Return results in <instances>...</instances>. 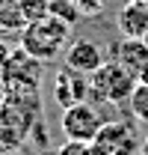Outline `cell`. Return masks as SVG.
Segmentation results:
<instances>
[{"mask_svg": "<svg viewBox=\"0 0 148 155\" xmlns=\"http://www.w3.org/2000/svg\"><path fill=\"white\" fill-rule=\"evenodd\" d=\"M92 155H139V137L122 119H110L92 137Z\"/></svg>", "mask_w": 148, "mask_h": 155, "instance_id": "6", "label": "cell"}, {"mask_svg": "<svg viewBox=\"0 0 148 155\" xmlns=\"http://www.w3.org/2000/svg\"><path fill=\"white\" fill-rule=\"evenodd\" d=\"M54 101L59 104V110L80 104V101H92V90H89V78L77 75L71 69H59L54 78Z\"/></svg>", "mask_w": 148, "mask_h": 155, "instance_id": "7", "label": "cell"}, {"mask_svg": "<svg viewBox=\"0 0 148 155\" xmlns=\"http://www.w3.org/2000/svg\"><path fill=\"white\" fill-rule=\"evenodd\" d=\"M48 3L51 0H18V9L24 15V21L30 24V21H39L48 15Z\"/></svg>", "mask_w": 148, "mask_h": 155, "instance_id": "13", "label": "cell"}, {"mask_svg": "<svg viewBox=\"0 0 148 155\" xmlns=\"http://www.w3.org/2000/svg\"><path fill=\"white\" fill-rule=\"evenodd\" d=\"M104 63H107L104 48L98 42H92V39H77V42H71L65 48V57H62V66L65 69H71L77 75H86V78L92 75L95 69H101Z\"/></svg>", "mask_w": 148, "mask_h": 155, "instance_id": "8", "label": "cell"}, {"mask_svg": "<svg viewBox=\"0 0 148 155\" xmlns=\"http://www.w3.org/2000/svg\"><path fill=\"white\" fill-rule=\"evenodd\" d=\"M116 27L125 39H142L148 30V0H128L116 15Z\"/></svg>", "mask_w": 148, "mask_h": 155, "instance_id": "9", "label": "cell"}, {"mask_svg": "<svg viewBox=\"0 0 148 155\" xmlns=\"http://www.w3.org/2000/svg\"><path fill=\"white\" fill-rule=\"evenodd\" d=\"M9 54H12V45H9V42L3 39V33H0V72H3V66H6Z\"/></svg>", "mask_w": 148, "mask_h": 155, "instance_id": "16", "label": "cell"}, {"mask_svg": "<svg viewBox=\"0 0 148 155\" xmlns=\"http://www.w3.org/2000/svg\"><path fill=\"white\" fill-rule=\"evenodd\" d=\"M107 119L98 110L95 101H80V104H71L59 114V128L65 140H83V143H92V137L101 131Z\"/></svg>", "mask_w": 148, "mask_h": 155, "instance_id": "5", "label": "cell"}, {"mask_svg": "<svg viewBox=\"0 0 148 155\" xmlns=\"http://www.w3.org/2000/svg\"><path fill=\"white\" fill-rule=\"evenodd\" d=\"M39 116H42V98L39 93H3L0 98V122L9 125L21 140L36 128Z\"/></svg>", "mask_w": 148, "mask_h": 155, "instance_id": "4", "label": "cell"}, {"mask_svg": "<svg viewBox=\"0 0 148 155\" xmlns=\"http://www.w3.org/2000/svg\"><path fill=\"white\" fill-rule=\"evenodd\" d=\"M54 155H92V146L83 143V140H65Z\"/></svg>", "mask_w": 148, "mask_h": 155, "instance_id": "14", "label": "cell"}, {"mask_svg": "<svg viewBox=\"0 0 148 155\" xmlns=\"http://www.w3.org/2000/svg\"><path fill=\"white\" fill-rule=\"evenodd\" d=\"M133 87H136V78L116 60H107L101 69L89 75V90H92L95 104H122L130 98Z\"/></svg>", "mask_w": 148, "mask_h": 155, "instance_id": "2", "label": "cell"}, {"mask_svg": "<svg viewBox=\"0 0 148 155\" xmlns=\"http://www.w3.org/2000/svg\"><path fill=\"white\" fill-rule=\"evenodd\" d=\"M71 30L74 27L62 24L59 18L45 15V18H39V21H30V24L18 33V45L27 51V54H33L36 60L51 63V60H59V54H65Z\"/></svg>", "mask_w": 148, "mask_h": 155, "instance_id": "1", "label": "cell"}, {"mask_svg": "<svg viewBox=\"0 0 148 155\" xmlns=\"http://www.w3.org/2000/svg\"><path fill=\"white\" fill-rule=\"evenodd\" d=\"M77 6H80L83 15H98V12H104L107 0H77Z\"/></svg>", "mask_w": 148, "mask_h": 155, "instance_id": "15", "label": "cell"}, {"mask_svg": "<svg viewBox=\"0 0 148 155\" xmlns=\"http://www.w3.org/2000/svg\"><path fill=\"white\" fill-rule=\"evenodd\" d=\"M139 155H148V137L139 140Z\"/></svg>", "mask_w": 148, "mask_h": 155, "instance_id": "18", "label": "cell"}, {"mask_svg": "<svg viewBox=\"0 0 148 155\" xmlns=\"http://www.w3.org/2000/svg\"><path fill=\"white\" fill-rule=\"evenodd\" d=\"M48 15L59 18L62 24H68V27H77V21L83 18L77 0H51V3H48Z\"/></svg>", "mask_w": 148, "mask_h": 155, "instance_id": "11", "label": "cell"}, {"mask_svg": "<svg viewBox=\"0 0 148 155\" xmlns=\"http://www.w3.org/2000/svg\"><path fill=\"white\" fill-rule=\"evenodd\" d=\"M128 107H130V114L136 116L139 122L148 125V84H139V81H136V87H133V93H130V98H128Z\"/></svg>", "mask_w": 148, "mask_h": 155, "instance_id": "12", "label": "cell"}, {"mask_svg": "<svg viewBox=\"0 0 148 155\" xmlns=\"http://www.w3.org/2000/svg\"><path fill=\"white\" fill-rule=\"evenodd\" d=\"M113 60L122 63L133 78H139L142 66L148 63V45L142 42V39H125L122 36V42L113 48Z\"/></svg>", "mask_w": 148, "mask_h": 155, "instance_id": "10", "label": "cell"}, {"mask_svg": "<svg viewBox=\"0 0 148 155\" xmlns=\"http://www.w3.org/2000/svg\"><path fill=\"white\" fill-rule=\"evenodd\" d=\"M136 81H139V84H148V63L142 66V72H139V78H136Z\"/></svg>", "mask_w": 148, "mask_h": 155, "instance_id": "17", "label": "cell"}, {"mask_svg": "<svg viewBox=\"0 0 148 155\" xmlns=\"http://www.w3.org/2000/svg\"><path fill=\"white\" fill-rule=\"evenodd\" d=\"M142 42H145V45H148V30H145V36H142Z\"/></svg>", "mask_w": 148, "mask_h": 155, "instance_id": "19", "label": "cell"}, {"mask_svg": "<svg viewBox=\"0 0 148 155\" xmlns=\"http://www.w3.org/2000/svg\"><path fill=\"white\" fill-rule=\"evenodd\" d=\"M42 60L27 54L24 48H12V54L6 60L3 72H0V87L3 93H39L42 87Z\"/></svg>", "mask_w": 148, "mask_h": 155, "instance_id": "3", "label": "cell"}]
</instances>
